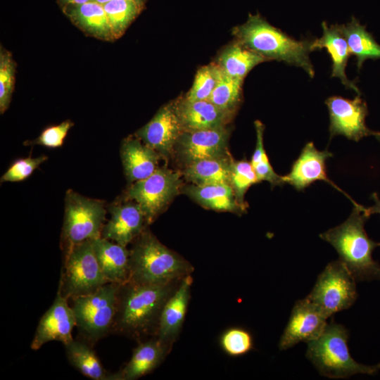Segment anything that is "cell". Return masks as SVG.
I'll use <instances>...</instances> for the list:
<instances>
[{
    "label": "cell",
    "instance_id": "e0dca14e",
    "mask_svg": "<svg viewBox=\"0 0 380 380\" xmlns=\"http://www.w3.org/2000/svg\"><path fill=\"white\" fill-rule=\"evenodd\" d=\"M332 156L328 150L319 151L312 141L308 142L293 162L290 172L282 176V180L298 191L304 190L316 181H324L344 193L327 176L326 163Z\"/></svg>",
    "mask_w": 380,
    "mask_h": 380
},
{
    "label": "cell",
    "instance_id": "4dcf8cb0",
    "mask_svg": "<svg viewBox=\"0 0 380 380\" xmlns=\"http://www.w3.org/2000/svg\"><path fill=\"white\" fill-rule=\"evenodd\" d=\"M254 125L256 131L257 140L251 163L254 169L258 179L259 182H269L272 187L277 185H283L284 182L282 180V176L278 175L274 172L264 147L263 134L265 126L259 120H255Z\"/></svg>",
    "mask_w": 380,
    "mask_h": 380
},
{
    "label": "cell",
    "instance_id": "8992f818",
    "mask_svg": "<svg viewBox=\"0 0 380 380\" xmlns=\"http://www.w3.org/2000/svg\"><path fill=\"white\" fill-rule=\"evenodd\" d=\"M120 285L106 283L93 293L70 299L80 339L93 346L111 332Z\"/></svg>",
    "mask_w": 380,
    "mask_h": 380
},
{
    "label": "cell",
    "instance_id": "d6986e66",
    "mask_svg": "<svg viewBox=\"0 0 380 380\" xmlns=\"http://www.w3.org/2000/svg\"><path fill=\"white\" fill-rule=\"evenodd\" d=\"M172 348L156 336L139 341L129 360L119 371L110 373L109 380H135L151 373L163 362Z\"/></svg>",
    "mask_w": 380,
    "mask_h": 380
},
{
    "label": "cell",
    "instance_id": "e575fe53",
    "mask_svg": "<svg viewBox=\"0 0 380 380\" xmlns=\"http://www.w3.org/2000/svg\"><path fill=\"white\" fill-rule=\"evenodd\" d=\"M220 344L222 350L230 356H241L253 349V341L251 334L239 327L227 329L221 335Z\"/></svg>",
    "mask_w": 380,
    "mask_h": 380
},
{
    "label": "cell",
    "instance_id": "484cf974",
    "mask_svg": "<svg viewBox=\"0 0 380 380\" xmlns=\"http://www.w3.org/2000/svg\"><path fill=\"white\" fill-rule=\"evenodd\" d=\"M338 26L351 55L356 56L358 70L366 60L380 58V45L367 31L366 26L361 25L355 17L353 16L349 23Z\"/></svg>",
    "mask_w": 380,
    "mask_h": 380
},
{
    "label": "cell",
    "instance_id": "b9f144b4",
    "mask_svg": "<svg viewBox=\"0 0 380 380\" xmlns=\"http://www.w3.org/2000/svg\"><path fill=\"white\" fill-rule=\"evenodd\" d=\"M91 1L96 2V3L100 4L101 5H103V4L110 1L112 0H91Z\"/></svg>",
    "mask_w": 380,
    "mask_h": 380
},
{
    "label": "cell",
    "instance_id": "6da1fadb",
    "mask_svg": "<svg viewBox=\"0 0 380 380\" xmlns=\"http://www.w3.org/2000/svg\"><path fill=\"white\" fill-rule=\"evenodd\" d=\"M181 280L163 284H141L129 280L121 284L111 332L138 341L146 336H156L163 308Z\"/></svg>",
    "mask_w": 380,
    "mask_h": 380
},
{
    "label": "cell",
    "instance_id": "ac0fdd59",
    "mask_svg": "<svg viewBox=\"0 0 380 380\" xmlns=\"http://www.w3.org/2000/svg\"><path fill=\"white\" fill-rule=\"evenodd\" d=\"M192 284L191 274L184 277L163 308L156 336L164 343L172 346L179 336L189 304Z\"/></svg>",
    "mask_w": 380,
    "mask_h": 380
},
{
    "label": "cell",
    "instance_id": "cb8c5ba5",
    "mask_svg": "<svg viewBox=\"0 0 380 380\" xmlns=\"http://www.w3.org/2000/svg\"><path fill=\"white\" fill-rule=\"evenodd\" d=\"M184 192L203 207L223 212L241 215L246 211L236 200L234 192L229 184L198 186L191 184Z\"/></svg>",
    "mask_w": 380,
    "mask_h": 380
},
{
    "label": "cell",
    "instance_id": "603a6c76",
    "mask_svg": "<svg viewBox=\"0 0 380 380\" xmlns=\"http://www.w3.org/2000/svg\"><path fill=\"white\" fill-rule=\"evenodd\" d=\"M95 253L108 282L122 284L129 279V250L101 237L93 239Z\"/></svg>",
    "mask_w": 380,
    "mask_h": 380
},
{
    "label": "cell",
    "instance_id": "9c48e42d",
    "mask_svg": "<svg viewBox=\"0 0 380 380\" xmlns=\"http://www.w3.org/2000/svg\"><path fill=\"white\" fill-rule=\"evenodd\" d=\"M307 298L329 317L354 304L357 298L356 280L339 259L332 261L318 276Z\"/></svg>",
    "mask_w": 380,
    "mask_h": 380
},
{
    "label": "cell",
    "instance_id": "60d3db41",
    "mask_svg": "<svg viewBox=\"0 0 380 380\" xmlns=\"http://www.w3.org/2000/svg\"><path fill=\"white\" fill-rule=\"evenodd\" d=\"M134 2L139 8H142L144 0H129Z\"/></svg>",
    "mask_w": 380,
    "mask_h": 380
},
{
    "label": "cell",
    "instance_id": "7a4b0ae2",
    "mask_svg": "<svg viewBox=\"0 0 380 380\" xmlns=\"http://www.w3.org/2000/svg\"><path fill=\"white\" fill-rule=\"evenodd\" d=\"M369 217L365 207L355 204L344 222L319 235L336 249L356 281H380V265L372 258L380 242L371 239L365 229Z\"/></svg>",
    "mask_w": 380,
    "mask_h": 380
},
{
    "label": "cell",
    "instance_id": "9a60e30c",
    "mask_svg": "<svg viewBox=\"0 0 380 380\" xmlns=\"http://www.w3.org/2000/svg\"><path fill=\"white\" fill-rule=\"evenodd\" d=\"M110 218L103 227L101 237L127 247L148 226L146 217L135 201L124 198L107 207Z\"/></svg>",
    "mask_w": 380,
    "mask_h": 380
},
{
    "label": "cell",
    "instance_id": "4fadbf2b",
    "mask_svg": "<svg viewBox=\"0 0 380 380\" xmlns=\"http://www.w3.org/2000/svg\"><path fill=\"white\" fill-rule=\"evenodd\" d=\"M327 318L307 297L298 300L281 336L279 349L287 350L300 342L308 343L316 339L327 327Z\"/></svg>",
    "mask_w": 380,
    "mask_h": 380
},
{
    "label": "cell",
    "instance_id": "d6a6232c",
    "mask_svg": "<svg viewBox=\"0 0 380 380\" xmlns=\"http://www.w3.org/2000/svg\"><path fill=\"white\" fill-rule=\"evenodd\" d=\"M260 182L251 162L246 160H232L230 172L229 184L232 186L237 201L244 208L246 203L244 196L252 185Z\"/></svg>",
    "mask_w": 380,
    "mask_h": 380
},
{
    "label": "cell",
    "instance_id": "277c9868",
    "mask_svg": "<svg viewBox=\"0 0 380 380\" xmlns=\"http://www.w3.org/2000/svg\"><path fill=\"white\" fill-rule=\"evenodd\" d=\"M129 250V281L141 284H163L181 280L194 267L163 245L147 228L132 242Z\"/></svg>",
    "mask_w": 380,
    "mask_h": 380
},
{
    "label": "cell",
    "instance_id": "52a82bcc",
    "mask_svg": "<svg viewBox=\"0 0 380 380\" xmlns=\"http://www.w3.org/2000/svg\"><path fill=\"white\" fill-rule=\"evenodd\" d=\"M107 207L103 200L87 198L72 189L66 191L61 233L63 251L101 236Z\"/></svg>",
    "mask_w": 380,
    "mask_h": 380
},
{
    "label": "cell",
    "instance_id": "ab89813d",
    "mask_svg": "<svg viewBox=\"0 0 380 380\" xmlns=\"http://www.w3.org/2000/svg\"><path fill=\"white\" fill-rule=\"evenodd\" d=\"M63 1L67 4L80 5V4H82L88 1H90L91 0H63Z\"/></svg>",
    "mask_w": 380,
    "mask_h": 380
},
{
    "label": "cell",
    "instance_id": "7c38bea8",
    "mask_svg": "<svg viewBox=\"0 0 380 380\" xmlns=\"http://www.w3.org/2000/svg\"><path fill=\"white\" fill-rule=\"evenodd\" d=\"M229 132L224 127L214 129L184 131L179 137L174 151L184 167L194 162L229 156Z\"/></svg>",
    "mask_w": 380,
    "mask_h": 380
},
{
    "label": "cell",
    "instance_id": "2e32d148",
    "mask_svg": "<svg viewBox=\"0 0 380 380\" xmlns=\"http://www.w3.org/2000/svg\"><path fill=\"white\" fill-rule=\"evenodd\" d=\"M68 300L58 289L53 304L37 325L30 345L32 350H38L49 341H58L64 345L73 339L72 331L76 320Z\"/></svg>",
    "mask_w": 380,
    "mask_h": 380
},
{
    "label": "cell",
    "instance_id": "f1b7e54d",
    "mask_svg": "<svg viewBox=\"0 0 380 380\" xmlns=\"http://www.w3.org/2000/svg\"><path fill=\"white\" fill-rule=\"evenodd\" d=\"M70 16L78 25L92 35L105 39L113 37L103 5L92 1L76 5Z\"/></svg>",
    "mask_w": 380,
    "mask_h": 380
},
{
    "label": "cell",
    "instance_id": "836d02e7",
    "mask_svg": "<svg viewBox=\"0 0 380 380\" xmlns=\"http://www.w3.org/2000/svg\"><path fill=\"white\" fill-rule=\"evenodd\" d=\"M220 74L217 64L201 67L196 72L193 85L185 96L188 101L208 100L214 90Z\"/></svg>",
    "mask_w": 380,
    "mask_h": 380
},
{
    "label": "cell",
    "instance_id": "1f68e13d",
    "mask_svg": "<svg viewBox=\"0 0 380 380\" xmlns=\"http://www.w3.org/2000/svg\"><path fill=\"white\" fill-rule=\"evenodd\" d=\"M103 6L114 38L123 34L141 9L129 0H112Z\"/></svg>",
    "mask_w": 380,
    "mask_h": 380
},
{
    "label": "cell",
    "instance_id": "4316f807",
    "mask_svg": "<svg viewBox=\"0 0 380 380\" xmlns=\"http://www.w3.org/2000/svg\"><path fill=\"white\" fill-rule=\"evenodd\" d=\"M265 61V57L236 42L223 50L216 64L226 75L243 80L250 70Z\"/></svg>",
    "mask_w": 380,
    "mask_h": 380
},
{
    "label": "cell",
    "instance_id": "ba28073f",
    "mask_svg": "<svg viewBox=\"0 0 380 380\" xmlns=\"http://www.w3.org/2000/svg\"><path fill=\"white\" fill-rule=\"evenodd\" d=\"M107 281L98 262L92 240L64 251L58 290L68 300L94 292Z\"/></svg>",
    "mask_w": 380,
    "mask_h": 380
},
{
    "label": "cell",
    "instance_id": "d590c367",
    "mask_svg": "<svg viewBox=\"0 0 380 380\" xmlns=\"http://www.w3.org/2000/svg\"><path fill=\"white\" fill-rule=\"evenodd\" d=\"M15 62L11 54L2 51L0 54V112L4 113L9 106L15 80Z\"/></svg>",
    "mask_w": 380,
    "mask_h": 380
},
{
    "label": "cell",
    "instance_id": "30bf717a",
    "mask_svg": "<svg viewBox=\"0 0 380 380\" xmlns=\"http://www.w3.org/2000/svg\"><path fill=\"white\" fill-rule=\"evenodd\" d=\"M181 186L179 172L159 167L147 178L132 183L124 198L138 203L149 225L179 194Z\"/></svg>",
    "mask_w": 380,
    "mask_h": 380
},
{
    "label": "cell",
    "instance_id": "5bb4252c",
    "mask_svg": "<svg viewBox=\"0 0 380 380\" xmlns=\"http://www.w3.org/2000/svg\"><path fill=\"white\" fill-rule=\"evenodd\" d=\"M175 103L163 106L153 118L135 133V137L158 152L169 157L183 132Z\"/></svg>",
    "mask_w": 380,
    "mask_h": 380
},
{
    "label": "cell",
    "instance_id": "7bdbcfd3",
    "mask_svg": "<svg viewBox=\"0 0 380 380\" xmlns=\"http://www.w3.org/2000/svg\"><path fill=\"white\" fill-rule=\"evenodd\" d=\"M374 136H375L376 139L380 142V132H376Z\"/></svg>",
    "mask_w": 380,
    "mask_h": 380
},
{
    "label": "cell",
    "instance_id": "d4e9b609",
    "mask_svg": "<svg viewBox=\"0 0 380 380\" xmlns=\"http://www.w3.org/2000/svg\"><path fill=\"white\" fill-rule=\"evenodd\" d=\"M232 160L227 156L198 160L185 166L183 175L195 185L229 184Z\"/></svg>",
    "mask_w": 380,
    "mask_h": 380
},
{
    "label": "cell",
    "instance_id": "5b68a950",
    "mask_svg": "<svg viewBox=\"0 0 380 380\" xmlns=\"http://www.w3.org/2000/svg\"><path fill=\"white\" fill-rule=\"evenodd\" d=\"M348 333L344 326L332 322L322 334L308 343L306 357L322 376L344 379L357 374L374 375L380 363L366 365L355 361L348 346Z\"/></svg>",
    "mask_w": 380,
    "mask_h": 380
},
{
    "label": "cell",
    "instance_id": "8fae6325",
    "mask_svg": "<svg viewBox=\"0 0 380 380\" xmlns=\"http://www.w3.org/2000/svg\"><path fill=\"white\" fill-rule=\"evenodd\" d=\"M360 95L357 94L353 99L333 96L325 101L329 113L330 138L342 135L350 140L358 141L365 137L374 136L376 132L366 125L368 108Z\"/></svg>",
    "mask_w": 380,
    "mask_h": 380
},
{
    "label": "cell",
    "instance_id": "f35d334b",
    "mask_svg": "<svg viewBox=\"0 0 380 380\" xmlns=\"http://www.w3.org/2000/svg\"><path fill=\"white\" fill-rule=\"evenodd\" d=\"M372 198L374 201V205L372 207L365 208V211L370 216L372 214L377 213L380 215V198L377 194L374 193L372 195Z\"/></svg>",
    "mask_w": 380,
    "mask_h": 380
},
{
    "label": "cell",
    "instance_id": "7402d4cb",
    "mask_svg": "<svg viewBox=\"0 0 380 380\" xmlns=\"http://www.w3.org/2000/svg\"><path fill=\"white\" fill-rule=\"evenodd\" d=\"M322 27L323 34L320 38L312 41L311 51L326 49L331 59V77L339 78L346 88L361 94L355 82L350 80L346 74V67L351 53L338 25H329L327 22H322Z\"/></svg>",
    "mask_w": 380,
    "mask_h": 380
},
{
    "label": "cell",
    "instance_id": "74e56055",
    "mask_svg": "<svg viewBox=\"0 0 380 380\" xmlns=\"http://www.w3.org/2000/svg\"><path fill=\"white\" fill-rule=\"evenodd\" d=\"M72 126V121H63L58 125L46 128L37 139L26 141L24 144L26 146L41 145L51 148L61 147Z\"/></svg>",
    "mask_w": 380,
    "mask_h": 380
},
{
    "label": "cell",
    "instance_id": "44dd1931",
    "mask_svg": "<svg viewBox=\"0 0 380 380\" xmlns=\"http://www.w3.org/2000/svg\"><path fill=\"white\" fill-rule=\"evenodd\" d=\"M162 156L137 137L124 139L120 146V158L125 175L130 184L144 179L159 167Z\"/></svg>",
    "mask_w": 380,
    "mask_h": 380
},
{
    "label": "cell",
    "instance_id": "3957f363",
    "mask_svg": "<svg viewBox=\"0 0 380 380\" xmlns=\"http://www.w3.org/2000/svg\"><path fill=\"white\" fill-rule=\"evenodd\" d=\"M236 42L267 60L283 61L303 68L310 77L315 69L309 54L311 40H296L270 25L259 14H249L246 23L234 28Z\"/></svg>",
    "mask_w": 380,
    "mask_h": 380
},
{
    "label": "cell",
    "instance_id": "f546056e",
    "mask_svg": "<svg viewBox=\"0 0 380 380\" xmlns=\"http://www.w3.org/2000/svg\"><path fill=\"white\" fill-rule=\"evenodd\" d=\"M242 82L243 80L230 77L220 70L218 82L208 101L221 110L234 114L241 101Z\"/></svg>",
    "mask_w": 380,
    "mask_h": 380
},
{
    "label": "cell",
    "instance_id": "ffe728a7",
    "mask_svg": "<svg viewBox=\"0 0 380 380\" xmlns=\"http://www.w3.org/2000/svg\"><path fill=\"white\" fill-rule=\"evenodd\" d=\"M183 131L214 129L225 126L233 113L224 111L208 100L175 102Z\"/></svg>",
    "mask_w": 380,
    "mask_h": 380
},
{
    "label": "cell",
    "instance_id": "83f0119b",
    "mask_svg": "<svg viewBox=\"0 0 380 380\" xmlns=\"http://www.w3.org/2000/svg\"><path fill=\"white\" fill-rule=\"evenodd\" d=\"M64 347L69 362L83 375L93 380H109L110 373L104 369L91 345L73 338Z\"/></svg>",
    "mask_w": 380,
    "mask_h": 380
},
{
    "label": "cell",
    "instance_id": "8d00e7d4",
    "mask_svg": "<svg viewBox=\"0 0 380 380\" xmlns=\"http://www.w3.org/2000/svg\"><path fill=\"white\" fill-rule=\"evenodd\" d=\"M48 159L46 155L37 158L27 157L15 160L5 173L0 182H17L27 179L39 165Z\"/></svg>",
    "mask_w": 380,
    "mask_h": 380
}]
</instances>
